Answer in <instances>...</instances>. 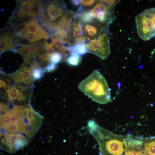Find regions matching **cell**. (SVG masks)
Returning a JSON list of instances; mask_svg holds the SVG:
<instances>
[{
    "instance_id": "2e32d148",
    "label": "cell",
    "mask_w": 155,
    "mask_h": 155,
    "mask_svg": "<svg viewBox=\"0 0 155 155\" xmlns=\"http://www.w3.org/2000/svg\"><path fill=\"white\" fill-rule=\"evenodd\" d=\"M72 52L80 55H84L88 52L85 44L75 43L69 46Z\"/></svg>"
},
{
    "instance_id": "3957f363",
    "label": "cell",
    "mask_w": 155,
    "mask_h": 155,
    "mask_svg": "<svg viewBox=\"0 0 155 155\" xmlns=\"http://www.w3.org/2000/svg\"><path fill=\"white\" fill-rule=\"evenodd\" d=\"M38 0H16L15 9L7 22L10 27L19 28L35 18L39 12Z\"/></svg>"
},
{
    "instance_id": "4316f807",
    "label": "cell",
    "mask_w": 155,
    "mask_h": 155,
    "mask_svg": "<svg viewBox=\"0 0 155 155\" xmlns=\"http://www.w3.org/2000/svg\"><path fill=\"white\" fill-rule=\"evenodd\" d=\"M142 144L143 142L142 141L133 139L130 147L140 149L142 147Z\"/></svg>"
},
{
    "instance_id": "ba28073f",
    "label": "cell",
    "mask_w": 155,
    "mask_h": 155,
    "mask_svg": "<svg viewBox=\"0 0 155 155\" xmlns=\"http://www.w3.org/2000/svg\"><path fill=\"white\" fill-rule=\"evenodd\" d=\"M75 13L69 11L54 26V36L63 43L68 44L69 41L72 22Z\"/></svg>"
},
{
    "instance_id": "d6a6232c",
    "label": "cell",
    "mask_w": 155,
    "mask_h": 155,
    "mask_svg": "<svg viewBox=\"0 0 155 155\" xmlns=\"http://www.w3.org/2000/svg\"><path fill=\"white\" fill-rule=\"evenodd\" d=\"M121 85V83L120 82H119L117 84V86L119 88H120Z\"/></svg>"
},
{
    "instance_id": "836d02e7",
    "label": "cell",
    "mask_w": 155,
    "mask_h": 155,
    "mask_svg": "<svg viewBox=\"0 0 155 155\" xmlns=\"http://www.w3.org/2000/svg\"><path fill=\"white\" fill-rule=\"evenodd\" d=\"M119 155H126V151L124 150L122 153L121 154Z\"/></svg>"
},
{
    "instance_id": "1f68e13d",
    "label": "cell",
    "mask_w": 155,
    "mask_h": 155,
    "mask_svg": "<svg viewBox=\"0 0 155 155\" xmlns=\"http://www.w3.org/2000/svg\"><path fill=\"white\" fill-rule=\"evenodd\" d=\"M126 155H137V152L134 150H128L127 151H126Z\"/></svg>"
},
{
    "instance_id": "d4e9b609",
    "label": "cell",
    "mask_w": 155,
    "mask_h": 155,
    "mask_svg": "<svg viewBox=\"0 0 155 155\" xmlns=\"http://www.w3.org/2000/svg\"><path fill=\"white\" fill-rule=\"evenodd\" d=\"M44 45L47 53L50 56L57 52L55 48L52 43L44 41Z\"/></svg>"
},
{
    "instance_id": "8992f818",
    "label": "cell",
    "mask_w": 155,
    "mask_h": 155,
    "mask_svg": "<svg viewBox=\"0 0 155 155\" xmlns=\"http://www.w3.org/2000/svg\"><path fill=\"white\" fill-rule=\"evenodd\" d=\"M63 1H46L39 2V11L42 13L45 18L54 27L69 11Z\"/></svg>"
},
{
    "instance_id": "5b68a950",
    "label": "cell",
    "mask_w": 155,
    "mask_h": 155,
    "mask_svg": "<svg viewBox=\"0 0 155 155\" xmlns=\"http://www.w3.org/2000/svg\"><path fill=\"white\" fill-rule=\"evenodd\" d=\"M119 0L97 1L89 10L94 21L105 26L108 27L113 20V10Z\"/></svg>"
},
{
    "instance_id": "4dcf8cb0",
    "label": "cell",
    "mask_w": 155,
    "mask_h": 155,
    "mask_svg": "<svg viewBox=\"0 0 155 155\" xmlns=\"http://www.w3.org/2000/svg\"><path fill=\"white\" fill-rule=\"evenodd\" d=\"M0 87L1 88H3L4 89L6 88L7 84L2 79L0 80Z\"/></svg>"
},
{
    "instance_id": "30bf717a",
    "label": "cell",
    "mask_w": 155,
    "mask_h": 155,
    "mask_svg": "<svg viewBox=\"0 0 155 155\" xmlns=\"http://www.w3.org/2000/svg\"><path fill=\"white\" fill-rule=\"evenodd\" d=\"M80 16V12H75L72 22L70 40L68 44L70 46L75 43L85 44L86 42Z\"/></svg>"
},
{
    "instance_id": "ffe728a7",
    "label": "cell",
    "mask_w": 155,
    "mask_h": 155,
    "mask_svg": "<svg viewBox=\"0 0 155 155\" xmlns=\"http://www.w3.org/2000/svg\"><path fill=\"white\" fill-rule=\"evenodd\" d=\"M63 57L62 54L60 52L57 51L50 56V62L51 63L56 64L63 61Z\"/></svg>"
},
{
    "instance_id": "8fae6325",
    "label": "cell",
    "mask_w": 155,
    "mask_h": 155,
    "mask_svg": "<svg viewBox=\"0 0 155 155\" xmlns=\"http://www.w3.org/2000/svg\"><path fill=\"white\" fill-rule=\"evenodd\" d=\"M33 65L31 63H24L11 77L17 84H21L28 86L31 85L34 80L32 74Z\"/></svg>"
},
{
    "instance_id": "4fadbf2b",
    "label": "cell",
    "mask_w": 155,
    "mask_h": 155,
    "mask_svg": "<svg viewBox=\"0 0 155 155\" xmlns=\"http://www.w3.org/2000/svg\"><path fill=\"white\" fill-rule=\"evenodd\" d=\"M21 28L23 30L30 32L39 36L42 39L46 40L50 38L47 32L42 26L35 18L22 26Z\"/></svg>"
},
{
    "instance_id": "7a4b0ae2",
    "label": "cell",
    "mask_w": 155,
    "mask_h": 155,
    "mask_svg": "<svg viewBox=\"0 0 155 155\" xmlns=\"http://www.w3.org/2000/svg\"><path fill=\"white\" fill-rule=\"evenodd\" d=\"M78 88L82 92L98 103L105 104L110 100V89L104 78L98 70H94L80 82Z\"/></svg>"
},
{
    "instance_id": "7c38bea8",
    "label": "cell",
    "mask_w": 155,
    "mask_h": 155,
    "mask_svg": "<svg viewBox=\"0 0 155 155\" xmlns=\"http://www.w3.org/2000/svg\"><path fill=\"white\" fill-rule=\"evenodd\" d=\"M82 26L86 40L88 42L96 39L108 30V27L103 26L95 21L82 22Z\"/></svg>"
},
{
    "instance_id": "d6986e66",
    "label": "cell",
    "mask_w": 155,
    "mask_h": 155,
    "mask_svg": "<svg viewBox=\"0 0 155 155\" xmlns=\"http://www.w3.org/2000/svg\"><path fill=\"white\" fill-rule=\"evenodd\" d=\"M82 59V57L80 55L73 53L67 59L66 61L71 65L76 66L81 63Z\"/></svg>"
},
{
    "instance_id": "7402d4cb",
    "label": "cell",
    "mask_w": 155,
    "mask_h": 155,
    "mask_svg": "<svg viewBox=\"0 0 155 155\" xmlns=\"http://www.w3.org/2000/svg\"><path fill=\"white\" fill-rule=\"evenodd\" d=\"M80 18L82 22H89L94 21L89 10L82 11Z\"/></svg>"
},
{
    "instance_id": "ac0fdd59",
    "label": "cell",
    "mask_w": 155,
    "mask_h": 155,
    "mask_svg": "<svg viewBox=\"0 0 155 155\" xmlns=\"http://www.w3.org/2000/svg\"><path fill=\"white\" fill-rule=\"evenodd\" d=\"M39 42H34L30 44L29 48V61L33 59L38 53L42 43Z\"/></svg>"
},
{
    "instance_id": "277c9868",
    "label": "cell",
    "mask_w": 155,
    "mask_h": 155,
    "mask_svg": "<svg viewBox=\"0 0 155 155\" xmlns=\"http://www.w3.org/2000/svg\"><path fill=\"white\" fill-rule=\"evenodd\" d=\"M137 34L146 41L155 35V7L146 9L135 17Z\"/></svg>"
},
{
    "instance_id": "603a6c76",
    "label": "cell",
    "mask_w": 155,
    "mask_h": 155,
    "mask_svg": "<svg viewBox=\"0 0 155 155\" xmlns=\"http://www.w3.org/2000/svg\"><path fill=\"white\" fill-rule=\"evenodd\" d=\"M146 152L150 155H155V142L146 143L144 144Z\"/></svg>"
},
{
    "instance_id": "9c48e42d",
    "label": "cell",
    "mask_w": 155,
    "mask_h": 155,
    "mask_svg": "<svg viewBox=\"0 0 155 155\" xmlns=\"http://www.w3.org/2000/svg\"><path fill=\"white\" fill-rule=\"evenodd\" d=\"M27 87L20 85L8 87L6 93L9 101L13 104L22 105L28 104L30 94Z\"/></svg>"
},
{
    "instance_id": "f1b7e54d",
    "label": "cell",
    "mask_w": 155,
    "mask_h": 155,
    "mask_svg": "<svg viewBox=\"0 0 155 155\" xmlns=\"http://www.w3.org/2000/svg\"><path fill=\"white\" fill-rule=\"evenodd\" d=\"M133 139L131 138H127L124 139L123 140V143L124 144L125 146L126 147H130L132 141Z\"/></svg>"
},
{
    "instance_id": "f546056e",
    "label": "cell",
    "mask_w": 155,
    "mask_h": 155,
    "mask_svg": "<svg viewBox=\"0 0 155 155\" xmlns=\"http://www.w3.org/2000/svg\"><path fill=\"white\" fill-rule=\"evenodd\" d=\"M71 2L72 5L75 6H78L81 5L80 0H72Z\"/></svg>"
},
{
    "instance_id": "6da1fadb",
    "label": "cell",
    "mask_w": 155,
    "mask_h": 155,
    "mask_svg": "<svg viewBox=\"0 0 155 155\" xmlns=\"http://www.w3.org/2000/svg\"><path fill=\"white\" fill-rule=\"evenodd\" d=\"M0 148L14 153L26 146L42 125L43 117L30 104L0 103Z\"/></svg>"
},
{
    "instance_id": "5bb4252c",
    "label": "cell",
    "mask_w": 155,
    "mask_h": 155,
    "mask_svg": "<svg viewBox=\"0 0 155 155\" xmlns=\"http://www.w3.org/2000/svg\"><path fill=\"white\" fill-rule=\"evenodd\" d=\"M16 43L12 33L6 27L2 30L0 36V50L1 53L14 50Z\"/></svg>"
},
{
    "instance_id": "44dd1931",
    "label": "cell",
    "mask_w": 155,
    "mask_h": 155,
    "mask_svg": "<svg viewBox=\"0 0 155 155\" xmlns=\"http://www.w3.org/2000/svg\"><path fill=\"white\" fill-rule=\"evenodd\" d=\"M51 36V40L52 44L56 49L61 53L65 46L63 45L61 41L55 37L54 35H52Z\"/></svg>"
},
{
    "instance_id": "e0dca14e",
    "label": "cell",
    "mask_w": 155,
    "mask_h": 155,
    "mask_svg": "<svg viewBox=\"0 0 155 155\" xmlns=\"http://www.w3.org/2000/svg\"><path fill=\"white\" fill-rule=\"evenodd\" d=\"M30 44L21 45L20 47L16 49L22 56L24 63H28L29 61V48Z\"/></svg>"
},
{
    "instance_id": "484cf974",
    "label": "cell",
    "mask_w": 155,
    "mask_h": 155,
    "mask_svg": "<svg viewBox=\"0 0 155 155\" xmlns=\"http://www.w3.org/2000/svg\"><path fill=\"white\" fill-rule=\"evenodd\" d=\"M81 5L84 7H91L97 2L96 0H80Z\"/></svg>"
},
{
    "instance_id": "52a82bcc",
    "label": "cell",
    "mask_w": 155,
    "mask_h": 155,
    "mask_svg": "<svg viewBox=\"0 0 155 155\" xmlns=\"http://www.w3.org/2000/svg\"><path fill=\"white\" fill-rule=\"evenodd\" d=\"M108 31L104 32L96 39L85 44L88 52L103 60L108 57L111 52Z\"/></svg>"
},
{
    "instance_id": "83f0119b",
    "label": "cell",
    "mask_w": 155,
    "mask_h": 155,
    "mask_svg": "<svg viewBox=\"0 0 155 155\" xmlns=\"http://www.w3.org/2000/svg\"><path fill=\"white\" fill-rule=\"evenodd\" d=\"M57 65L56 64H50L43 69V72L44 73L53 71L56 70L57 68Z\"/></svg>"
},
{
    "instance_id": "e575fe53",
    "label": "cell",
    "mask_w": 155,
    "mask_h": 155,
    "mask_svg": "<svg viewBox=\"0 0 155 155\" xmlns=\"http://www.w3.org/2000/svg\"><path fill=\"white\" fill-rule=\"evenodd\" d=\"M154 105H155V103H154Z\"/></svg>"
},
{
    "instance_id": "cb8c5ba5",
    "label": "cell",
    "mask_w": 155,
    "mask_h": 155,
    "mask_svg": "<svg viewBox=\"0 0 155 155\" xmlns=\"http://www.w3.org/2000/svg\"><path fill=\"white\" fill-rule=\"evenodd\" d=\"M43 70L40 67L33 66L32 74L34 80L40 79L43 75Z\"/></svg>"
},
{
    "instance_id": "9a60e30c",
    "label": "cell",
    "mask_w": 155,
    "mask_h": 155,
    "mask_svg": "<svg viewBox=\"0 0 155 155\" xmlns=\"http://www.w3.org/2000/svg\"><path fill=\"white\" fill-rule=\"evenodd\" d=\"M123 143V142L118 140L110 139L105 142V149L110 154L113 155H120L122 154L124 151Z\"/></svg>"
}]
</instances>
